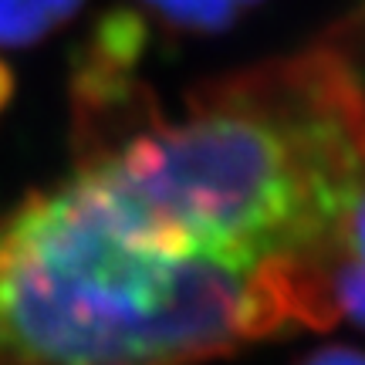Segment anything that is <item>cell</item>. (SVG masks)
I'll return each mask as SVG.
<instances>
[{
  "label": "cell",
  "mask_w": 365,
  "mask_h": 365,
  "mask_svg": "<svg viewBox=\"0 0 365 365\" xmlns=\"http://www.w3.org/2000/svg\"><path fill=\"white\" fill-rule=\"evenodd\" d=\"M359 17L312 48L196 85L186 115L159 102L78 163L163 247L234 271L362 250Z\"/></svg>",
  "instance_id": "6da1fadb"
},
{
  "label": "cell",
  "mask_w": 365,
  "mask_h": 365,
  "mask_svg": "<svg viewBox=\"0 0 365 365\" xmlns=\"http://www.w3.org/2000/svg\"><path fill=\"white\" fill-rule=\"evenodd\" d=\"M287 328L267 267L163 247L81 176L0 213V365H203Z\"/></svg>",
  "instance_id": "7a4b0ae2"
},
{
  "label": "cell",
  "mask_w": 365,
  "mask_h": 365,
  "mask_svg": "<svg viewBox=\"0 0 365 365\" xmlns=\"http://www.w3.org/2000/svg\"><path fill=\"white\" fill-rule=\"evenodd\" d=\"M85 0H0V48H31L51 38Z\"/></svg>",
  "instance_id": "3957f363"
},
{
  "label": "cell",
  "mask_w": 365,
  "mask_h": 365,
  "mask_svg": "<svg viewBox=\"0 0 365 365\" xmlns=\"http://www.w3.org/2000/svg\"><path fill=\"white\" fill-rule=\"evenodd\" d=\"M163 27L182 34H217L234 27L264 0H139Z\"/></svg>",
  "instance_id": "277c9868"
},
{
  "label": "cell",
  "mask_w": 365,
  "mask_h": 365,
  "mask_svg": "<svg viewBox=\"0 0 365 365\" xmlns=\"http://www.w3.org/2000/svg\"><path fill=\"white\" fill-rule=\"evenodd\" d=\"M298 365H362V355L352 345H328V349L304 355Z\"/></svg>",
  "instance_id": "5b68a950"
},
{
  "label": "cell",
  "mask_w": 365,
  "mask_h": 365,
  "mask_svg": "<svg viewBox=\"0 0 365 365\" xmlns=\"http://www.w3.org/2000/svg\"><path fill=\"white\" fill-rule=\"evenodd\" d=\"M11 98H14V75H11V68L0 61V112L7 108Z\"/></svg>",
  "instance_id": "8992f818"
}]
</instances>
